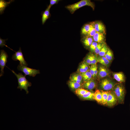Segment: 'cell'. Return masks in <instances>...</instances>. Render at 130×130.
Here are the masks:
<instances>
[{
	"instance_id": "10",
	"label": "cell",
	"mask_w": 130,
	"mask_h": 130,
	"mask_svg": "<svg viewBox=\"0 0 130 130\" xmlns=\"http://www.w3.org/2000/svg\"><path fill=\"white\" fill-rule=\"evenodd\" d=\"M109 74V71L105 66L101 65L98 68L97 76L99 79H101L107 76Z\"/></svg>"
},
{
	"instance_id": "28",
	"label": "cell",
	"mask_w": 130,
	"mask_h": 130,
	"mask_svg": "<svg viewBox=\"0 0 130 130\" xmlns=\"http://www.w3.org/2000/svg\"><path fill=\"white\" fill-rule=\"evenodd\" d=\"M108 49V48L107 45L105 44L99 53L98 54L99 56H104L107 53Z\"/></svg>"
},
{
	"instance_id": "18",
	"label": "cell",
	"mask_w": 130,
	"mask_h": 130,
	"mask_svg": "<svg viewBox=\"0 0 130 130\" xmlns=\"http://www.w3.org/2000/svg\"><path fill=\"white\" fill-rule=\"evenodd\" d=\"M93 99L100 104H102V98L101 91L98 90H96L94 93Z\"/></svg>"
},
{
	"instance_id": "4",
	"label": "cell",
	"mask_w": 130,
	"mask_h": 130,
	"mask_svg": "<svg viewBox=\"0 0 130 130\" xmlns=\"http://www.w3.org/2000/svg\"><path fill=\"white\" fill-rule=\"evenodd\" d=\"M17 68L19 71L24 72L25 76L28 75L34 77L37 74L40 73L39 70L31 68L26 66L20 64L18 65Z\"/></svg>"
},
{
	"instance_id": "19",
	"label": "cell",
	"mask_w": 130,
	"mask_h": 130,
	"mask_svg": "<svg viewBox=\"0 0 130 130\" xmlns=\"http://www.w3.org/2000/svg\"><path fill=\"white\" fill-rule=\"evenodd\" d=\"M82 84L71 80L68 82V85L69 87L72 90H75L78 88H81L82 87Z\"/></svg>"
},
{
	"instance_id": "30",
	"label": "cell",
	"mask_w": 130,
	"mask_h": 130,
	"mask_svg": "<svg viewBox=\"0 0 130 130\" xmlns=\"http://www.w3.org/2000/svg\"><path fill=\"white\" fill-rule=\"evenodd\" d=\"M98 62L97 58V56L96 55L92 54L91 58V61L90 65H95Z\"/></svg>"
},
{
	"instance_id": "5",
	"label": "cell",
	"mask_w": 130,
	"mask_h": 130,
	"mask_svg": "<svg viewBox=\"0 0 130 130\" xmlns=\"http://www.w3.org/2000/svg\"><path fill=\"white\" fill-rule=\"evenodd\" d=\"M8 57L6 52L3 50H0V67L1 68L0 77L3 75L4 73V69L7 62Z\"/></svg>"
},
{
	"instance_id": "29",
	"label": "cell",
	"mask_w": 130,
	"mask_h": 130,
	"mask_svg": "<svg viewBox=\"0 0 130 130\" xmlns=\"http://www.w3.org/2000/svg\"><path fill=\"white\" fill-rule=\"evenodd\" d=\"M90 23L91 26L90 30L88 34L86 36L93 37L96 33L97 32L91 23Z\"/></svg>"
},
{
	"instance_id": "2",
	"label": "cell",
	"mask_w": 130,
	"mask_h": 130,
	"mask_svg": "<svg viewBox=\"0 0 130 130\" xmlns=\"http://www.w3.org/2000/svg\"><path fill=\"white\" fill-rule=\"evenodd\" d=\"M17 77L18 80V85L17 88L20 89V90L24 89L26 92V94L29 93L28 87L31 86L32 85L31 82H29L26 78L25 75H23L21 73H16L13 70L10 69Z\"/></svg>"
},
{
	"instance_id": "21",
	"label": "cell",
	"mask_w": 130,
	"mask_h": 130,
	"mask_svg": "<svg viewBox=\"0 0 130 130\" xmlns=\"http://www.w3.org/2000/svg\"><path fill=\"white\" fill-rule=\"evenodd\" d=\"M84 82H87L91 79L92 76L90 72L88 71L85 72L81 73Z\"/></svg>"
},
{
	"instance_id": "20",
	"label": "cell",
	"mask_w": 130,
	"mask_h": 130,
	"mask_svg": "<svg viewBox=\"0 0 130 130\" xmlns=\"http://www.w3.org/2000/svg\"><path fill=\"white\" fill-rule=\"evenodd\" d=\"M82 42L86 47H90L94 41L92 37L86 36L83 39Z\"/></svg>"
},
{
	"instance_id": "37",
	"label": "cell",
	"mask_w": 130,
	"mask_h": 130,
	"mask_svg": "<svg viewBox=\"0 0 130 130\" xmlns=\"http://www.w3.org/2000/svg\"><path fill=\"white\" fill-rule=\"evenodd\" d=\"M94 73L95 78H96L97 77L98 73V66L96 64L94 65Z\"/></svg>"
},
{
	"instance_id": "14",
	"label": "cell",
	"mask_w": 130,
	"mask_h": 130,
	"mask_svg": "<svg viewBox=\"0 0 130 130\" xmlns=\"http://www.w3.org/2000/svg\"><path fill=\"white\" fill-rule=\"evenodd\" d=\"M14 1L13 0H10L8 1H7L5 0H0V14L1 15L3 14L6 7L8 6L9 4Z\"/></svg>"
},
{
	"instance_id": "11",
	"label": "cell",
	"mask_w": 130,
	"mask_h": 130,
	"mask_svg": "<svg viewBox=\"0 0 130 130\" xmlns=\"http://www.w3.org/2000/svg\"><path fill=\"white\" fill-rule=\"evenodd\" d=\"M95 81L92 79L87 82H84L82 84V87L87 90H92L96 86Z\"/></svg>"
},
{
	"instance_id": "9",
	"label": "cell",
	"mask_w": 130,
	"mask_h": 130,
	"mask_svg": "<svg viewBox=\"0 0 130 130\" xmlns=\"http://www.w3.org/2000/svg\"><path fill=\"white\" fill-rule=\"evenodd\" d=\"M108 95L107 101L108 106L111 107L117 103L118 99L115 93L112 91H108Z\"/></svg>"
},
{
	"instance_id": "35",
	"label": "cell",
	"mask_w": 130,
	"mask_h": 130,
	"mask_svg": "<svg viewBox=\"0 0 130 130\" xmlns=\"http://www.w3.org/2000/svg\"><path fill=\"white\" fill-rule=\"evenodd\" d=\"M59 1V0H50L49 5L48 6L51 8L52 6L57 3Z\"/></svg>"
},
{
	"instance_id": "24",
	"label": "cell",
	"mask_w": 130,
	"mask_h": 130,
	"mask_svg": "<svg viewBox=\"0 0 130 130\" xmlns=\"http://www.w3.org/2000/svg\"><path fill=\"white\" fill-rule=\"evenodd\" d=\"M100 91L102 98V104L104 105H107V101L108 95V91H104L103 90H101Z\"/></svg>"
},
{
	"instance_id": "38",
	"label": "cell",
	"mask_w": 130,
	"mask_h": 130,
	"mask_svg": "<svg viewBox=\"0 0 130 130\" xmlns=\"http://www.w3.org/2000/svg\"><path fill=\"white\" fill-rule=\"evenodd\" d=\"M82 66L86 69L87 71H89V68L87 63L84 62H83L81 64Z\"/></svg>"
},
{
	"instance_id": "26",
	"label": "cell",
	"mask_w": 130,
	"mask_h": 130,
	"mask_svg": "<svg viewBox=\"0 0 130 130\" xmlns=\"http://www.w3.org/2000/svg\"><path fill=\"white\" fill-rule=\"evenodd\" d=\"M109 61L111 62L113 58V55L112 51L109 48L104 56Z\"/></svg>"
},
{
	"instance_id": "31",
	"label": "cell",
	"mask_w": 130,
	"mask_h": 130,
	"mask_svg": "<svg viewBox=\"0 0 130 130\" xmlns=\"http://www.w3.org/2000/svg\"><path fill=\"white\" fill-rule=\"evenodd\" d=\"M7 40V39H3L1 38V37L0 38V46L1 47H3L4 46H5L6 47L10 49L11 50L14 51L13 49H12L10 48L6 44V42H5L6 40Z\"/></svg>"
},
{
	"instance_id": "13",
	"label": "cell",
	"mask_w": 130,
	"mask_h": 130,
	"mask_svg": "<svg viewBox=\"0 0 130 130\" xmlns=\"http://www.w3.org/2000/svg\"><path fill=\"white\" fill-rule=\"evenodd\" d=\"M70 80L76 82L78 83L82 84L83 80L81 73H78L72 74L70 76Z\"/></svg>"
},
{
	"instance_id": "17",
	"label": "cell",
	"mask_w": 130,
	"mask_h": 130,
	"mask_svg": "<svg viewBox=\"0 0 130 130\" xmlns=\"http://www.w3.org/2000/svg\"><path fill=\"white\" fill-rule=\"evenodd\" d=\"M97 58L98 62L106 67H108L110 63L111 62L108 60L104 56H99L97 57Z\"/></svg>"
},
{
	"instance_id": "12",
	"label": "cell",
	"mask_w": 130,
	"mask_h": 130,
	"mask_svg": "<svg viewBox=\"0 0 130 130\" xmlns=\"http://www.w3.org/2000/svg\"><path fill=\"white\" fill-rule=\"evenodd\" d=\"M92 37L94 41L98 43H105V37L104 34L97 32Z\"/></svg>"
},
{
	"instance_id": "15",
	"label": "cell",
	"mask_w": 130,
	"mask_h": 130,
	"mask_svg": "<svg viewBox=\"0 0 130 130\" xmlns=\"http://www.w3.org/2000/svg\"><path fill=\"white\" fill-rule=\"evenodd\" d=\"M50 8L48 6L46 10L42 13L41 21L42 25H44L46 20L49 19L50 16Z\"/></svg>"
},
{
	"instance_id": "33",
	"label": "cell",
	"mask_w": 130,
	"mask_h": 130,
	"mask_svg": "<svg viewBox=\"0 0 130 130\" xmlns=\"http://www.w3.org/2000/svg\"><path fill=\"white\" fill-rule=\"evenodd\" d=\"M94 65H91L89 67V72L92 75V77L95 78L94 73Z\"/></svg>"
},
{
	"instance_id": "6",
	"label": "cell",
	"mask_w": 130,
	"mask_h": 130,
	"mask_svg": "<svg viewBox=\"0 0 130 130\" xmlns=\"http://www.w3.org/2000/svg\"><path fill=\"white\" fill-rule=\"evenodd\" d=\"M14 52L15 53L12 55V59L15 61L18 60L20 62V64L27 66L28 65L24 58L21 47H20L18 51Z\"/></svg>"
},
{
	"instance_id": "32",
	"label": "cell",
	"mask_w": 130,
	"mask_h": 130,
	"mask_svg": "<svg viewBox=\"0 0 130 130\" xmlns=\"http://www.w3.org/2000/svg\"><path fill=\"white\" fill-rule=\"evenodd\" d=\"M98 43L93 41L90 47V48L92 52H94L95 49L97 47Z\"/></svg>"
},
{
	"instance_id": "25",
	"label": "cell",
	"mask_w": 130,
	"mask_h": 130,
	"mask_svg": "<svg viewBox=\"0 0 130 130\" xmlns=\"http://www.w3.org/2000/svg\"><path fill=\"white\" fill-rule=\"evenodd\" d=\"M88 91L86 89L82 88H79L75 91V92L77 95L80 96L84 95Z\"/></svg>"
},
{
	"instance_id": "3",
	"label": "cell",
	"mask_w": 130,
	"mask_h": 130,
	"mask_svg": "<svg viewBox=\"0 0 130 130\" xmlns=\"http://www.w3.org/2000/svg\"><path fill=\"white\" fill-rule=\"evenodd\" d=\"M112 90L116 95L119 102L123 103L125 93V90L123 86L120 83L115 84Z\"/></svg>"
},
{
	"instance_id": "34",
	"label": "cell",
	"mask_w": 130,
	"mask_h": 130,
	"mask_svg": "<svg viewBox=\"0 0 130 130\" xmlns=\"http://www.w3.org/2000/svg\"><path fill=\"white\" fill-rule=\"evenodd\" d=\"M88 71L81 64L80 65L77 70L78 73H80L85 72Z\"/></svg>"
},
{
	"instance_id": "16",
	"label": "cell",
	"mask_w": 130,
	"mask_h": 130,
	"mask_svg": "<svg viewBox=\"0 0 130 130\" xmlns=\"http://www.w3.org/2000/svg\"><path fill=\"white\" fill-rule=\"evenodd\" d=\"M114 78L119 83L124 82L125 78L124 73L122 72L114 73L113 74Z\"/></svg>"
},
{
	"instance_id": "36",
	"label": "cell",
	"mask_w": 130,
	"mask_h": 130,
	"mask_svg": "<svg viewBox=\"0 0 130 130\" xmlns=\"http://www.w3.org/2000/svg\"><path fill=\"white\" fill-rule=\"evenodd\" d=\"M91 56L92 54L88 55L87 57L85 60V62L87 64L90 65L91 61Z\"/></svg>"
},
{
	"instance_id": "22",
	"label": "cell",
	"mask_w": 130,
	"mask_h": 130,
	"mask_svg": "<svg viewBox=\"0 0 130 130\" xmlns=\"http://www.w3.org/2000/svg\"><path fill=\"white\" fill-rule=\"evenodd\" d=\"M94 95V93L89 91L84 95L80 97L84 100H92L93 99Z\"/></svg>"
},
{
	"instance_id": "1",
	"label": "cell",
	"mask_w": 130,
	"mask_h": 130,
	"mask_svg": "<svg viewBox=\"0 0 130 130\" xmlns=\"http://www.w3.org/2000/svg\"><path fill=\"white\" fill-rule=\"evenodd\" d=\"M86 6H90L93 10H94L95 5L94 3L90 0H82L75 3L68 5L65 6V8L71 13L73 14L78 9Z\"/></svg>"
},
{
	"instance_id": "7",
	"label": "cell",
	"mask_w": 130,
	"mask_h": 130,
	"mask_svg": "<svg viewBox=\"0 0 130 130\" xmlns=\"http://www.w3.org/2000/svg\"><path fill=\"white\" fill-rule=\"evenodd\" d=\"M115 84L111 80L105 78L101 81L100 86L103 90L107 91H110L112 90Z\"/></svg>"
},
{
	"instance_id": "27",
	"label": "cell",
	"mask_w": 130,
	"mask_h": 130,
	"mask_svg": "<svg viewBox=\"0 0 130 130\" xmlns=\"http://www.w3.org/2000/svg\"><path fill=\"white\" fill-rule=\"evenodd\" d=\"M105 44V43H98L94 51L95 53L96 54H98Z\"/></svg>"
},
{
	"instance_id": "23",
	"label": "cell",
	"mask_w": 130,
	"mask_h": 130,
	"mask_svg": "<svg viewBox=\"0 0 130 130\" xmlns=\"http://www.w3.org/2000/svg\"><path fill=\"white\" fill-rule=\"evenodd\" d=\"M91 26L90 23L85 24L82 27L81 30L82 34L86 35L88 34Z\"/></svg>"
},
{
	"instance_id": "8",
	"label": "cell",
	"mask_w": 130,
	"mask_h": 130,
	"mask_svg": "<svg viewBox=\"0 0 130 130\" xmlns=\"http://www.w3.org/2000/svg\"><path fill=\"white\" fill-rule=\"evenodd\" d=\"M97 32L105 34V27L103 24L100 21H96L91 22Z\"/></svg>"
}]
</instances>
